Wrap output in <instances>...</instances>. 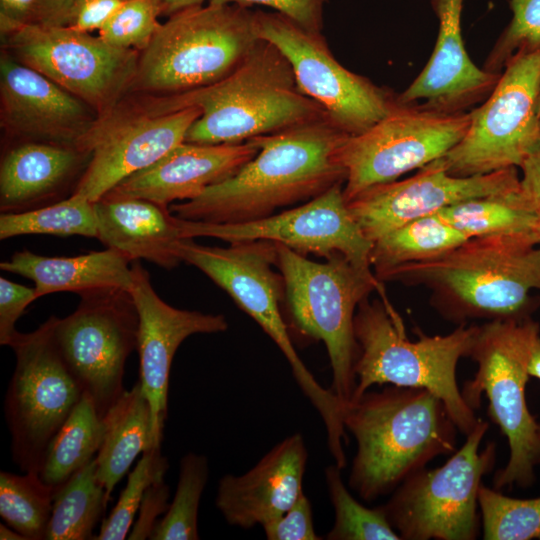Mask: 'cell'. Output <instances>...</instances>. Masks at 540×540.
Masks as SVG:
<instances>
[{"label": "cell", "instance_id": "obj_1", "mask_svg": "<svg viewBox=\"0 0 540 540\" xmlns=\"http://www.w3.org/2000/svg\"><path fill=\"white\" fill-rule=\"evenodd\" d=\"M347 136L324 118L252 138L258 152L239 171L192 200L172 204L170 212L183 220L233 224L311 200L345 183L338 152Z\"/></svg>", "mask_w": 540, "mask_h": 540}, {"label": "cell", "instance_id": "obj_2", "mask_svg": "<svg viewBox=\"0 0 540 540\" xmlns=\"http://www.w3.org/2000/svg\"><path fill=\"white\" fill-rule=\"evenodd\" d=\"M430 291L431 305L458 325L470 320L529 318L533 289L540 290L537 235L472 237L450 251L395 267L378 278Z\"/></svg>", "mask_w": 540, "mask_h": 540}, {"label": "cell", "instance_id": "obj_3", "mask_svg": "<svg viewBox=\"0 0 540 540\" xmlns=\"http://www.w3.org/2000/svg\"><path fill=\"white\" fill-rule=\"evenodd\" d=\"M343 424L357 445L348 485L368 502L391 494L436 457L454 453L459 432L436 395L393 385L346 403Z\"/></svg>", "mask_w": 540, "mask_h": 540}, {"label": "cell", "instance_id": "obj_4", "mask_svg": "<svg viewBox=\"0 0 540 540\" xmlns=\"http://www.w3.org/2000/svg\"><path fill=\"white\" fill-rule=\"evenodd\" d=\"M159 110L196 106L201 115L185 141L238 144L328 118L325 110L297 86L291 64L272 43L260 40L229 75L181 94L151 96Z\"/></svg>", "mask_w": 540, "mask_h": 540}, {"label": "cell", "instance_id": "obj_5", "mask_svg": "<svg viewBox=\"0 0 540 540\" xmlns=\"http://www.w3.org/2000/svg\"><path fill=\"white\" fill-rule=\"evenodd\" d=\"M378 292L381 300L365 298L354 317L358 355L351 401L373 385L426 389L443 401L459 432L468 435L480 418L465 401L456 370L459 360L469 357L479 325L462 324L434 336L417 329L418 339L411 340L383 287Z\"/></svg>", "mask_w": 540, "mask_h": 540}, {"label": "cell", "instance_id": "obj_6", "mask_svg": "<svg viewBox=\"0 0 540 540\" xmlns=\"http://www.w3.org/2000/svg\"><path fill=\"white\" fill-rule=\"evenodd\" d=\"M260 40L249 6L207 3L181 10L140 52L131 90L166 96L209 86L234 71Z\"/></svg>", "mask_w": 540, "mask_h": 540}, {"label": "cell", "instance_id": "obj_7", "mask_svg": "<svg viewBox=\"0 0 540 540\" xmlns=\"http://www.w3.org/2000/svg\"><path fill=\"white\" fill-rule=\"evenodd\" d=\"M181 262L193 265L225 290L274 341L287 359L302 392L320 414L330 448L346 441L344 404L330 388H324L297 354L281 311L285 287L277 267L276 244L267 240L230 243L228 247L201 245L192 238L177 241Z\"/></svg>", "mask_w": 540, "mask_h": 540}, {"label": "cell", "instance_id": "obj_8", "mask_svg": "<svg viewBox=\"0 0 540 540\" xmlns=\"http://www.w3.org/2000/svg\"><path fill=\"white\" fill-rule=\"evenodd\" d=\"M539 336V325L530 317L489 321L479 325L469 354L477 364V371L465 382L462 395L476 410L485 394L489 401L488 415L509 445V459L493 477L497 490L531 486L540 465V426L530 413L525 397L530 378L528 360Z\"/></svg>", "mask_w": 540, "mask_h": 540}, {"label": "cell", "instance_id": "obj_9", "mask_svg": "<svg viewBox=\"0 0 540 540\" xmlns=\"http://www.w3.org/2000/svg\"><path fill=\"white\" fill-rule=\"evenodd\" d=\"M275 244L290 315L289 331L294 329L300 337L325 344L332 369L330 389L346 404L356 387L355 313L359 303L378 291L382 282L373 271L358 268L343 255L318 263Z\"/></svg>", "mask_w": 540, "mask_h": 540}, {"label": "cell", "instance_id": "obj_10", "mask_svg": "<svg viewBox=\"0 0 540 540\" xmlns=\"http://www.w3.org/2000/svg\"><path fill=\"white\" fill-rule=\"evenodd\" d=\"M489 424L479 419L464 444L440 467L406 478L381 505L401 540H474L482 479L496 462V444L480 450Z\"/></svg>", "mask_w": 540, "mask_h": 540}, {"label": "cell", "instance_id": "obj_11", "mask_svg": "<svg viewBox=\"0 0 540 540\" xmlns=\"http://www.w3.org/2000/svg\"><path fill=\"white\" fill-rule=\"evenodd\" d=\"M56 316L17 332L9 347L15 369L4 400L11 458L21 472L39 473L47 447L83 396L54 338Z\"/></svg>", "mask_w": 540, "mask_h": 540}, {"label": "cell", "instance_id": "obj_12", "mask_svg": "<svg viewBox=\"0 0 540 540\" xmlns=\"http://www.w3.org/2000/svg\"><path fill=\"white\" fill-rule=\"evenodd\" d=\"M540 48L517 51L486 101L470 111L463 138L442 156L453 176L520 167L540 145Z\"/></svg>", "mask_w": 540, "mask_h": 540}, {"label": "cell", "instance_id": "obj_13", "mask_svg": "<svg viewBox=\"0 0 540 540\" xmlns=\"http://www.w3.org/2000/svg\"><path fill=\"white\" fill-rule=\"evenodd\" d=\"M2 35L3 51L90 105L109 114L131 91L139 52L69 26H16Z\"/></svg>", "mask_w": 540, "mask_h": 540}, {"label": "cell", "instance_id": "obj_14", "mask_svg": "<svg viewBox=\"0 0 540 540\" xmlns=\"http://www.w3.org/2000/svg\"><path fill=\"white\" fill-rule=\"evenodd\" d=\"M469 123V112L442 113L397 102L376 124L347 136L340 146L345 201L444 156L463 138Z\"/></svg>", "mask_w": 540, "mask_h": 540}, {"label": "cell", "instance_id": "obj_15", "mask_svg": "<svg viewBox=\"0 0 540 540\" xmlns=\"http://www.w3.org/2000/svg\"><path fill=\"white\" fill-rule=\"evenodd\" d=\"M77 308L56 317L54 338L69 370L103 418L125 391L126 361L137 348L138 313L129 290L81 295Z\"/></svg>", "mask_w": 540, "mask_h": 540}, {"label": "cell", "instance_id": "obj_16", "mask_svg": "<svg viewBox=\"0 0 540 540\" xmlns=\"http://www.w3.org/2000/svg\"><path fill=\"white\" fill-rule=\"evenodd\" d=\"M256 21L260 39L275 45L291 64L300 91L343 132L367 130L397 104L393 93L341 65L321 33L278 12H256Z\"/></svg>", "mask_w": 540, "mask_h": 540}, {"label": "cell", "instance_id": "obj_17", "mask_svg": "<svg viewBox=\"0 0 540 540\" xmlns=\"http://www.w3.org/2000/svg\"><path fill=\"white\" fill-rule=\"evenodd\" d=\"M337 184L305 204L249 222L215 224L178 218L181 238L213 237L232 243L267 240L300 254L330 258L340 254L360 269L373 271L372 242L352 218Z\"/></svg>", "mask_w": 540, "mask_h": 540}, {"label": "cell", "instance_id": "obj_18", "mask_svg": "<svg viewBox=\"0 0 540 540\" xmlns=\"http://www.w3.org/2000/svg\"><path fill=\"white\" fill-rule=\"evenodd\" d=\"M200 115L196 106L161 111L144 104L140 110L127 112L116 106L98 119L78 145L91 157L73 194L96 202L123 179L185 141Z\"/></svg>", "mask_w": 540, "mask_h": 540}, {"label": "cell", "instance_id": "obj_19", "mask_svg": "<svg viewBox=\"0 0 540 540\" xmlns=\"http://www.w3.org/2000/svg\"><path fill=\"white\" fill-rule=\"evenodd\" d=\"M521 186L516 167L483 175L457 177L442 157L404 180L378 184L357 194L348 210L372 243L394 229L472 198L505 193Z\"/></svg>", "mask_w": 540, "mask_h": 540}, {"label": "cell", "instance_id": "obj_20", "mask_svg": "<svg viewBox=\"0 0 540 540\" xmlns=\"http://www.w3.org/2000/svg\"><path fill=\"white\" fill-rule=\"evenodd\" d=\"M131 267L130 292L138 313L139 383L151 409L153 442L161 444L168 411L169 376L176 351L192 335L226 331L228 322L222 314L169 305L154 290L142 264L134 261Z\"/></svg>", "mask_w": 540, "mask_h": 540}, {"label": "cell", "instance_id": "obj_21", "mask_svg": "<svg viewBox=\"0 0 540 540\" xmlns=\"http://www.w3.org/2000/svg\"><path fill=\"white\" fill-rule=\"evenodd\" d=\"M1 124L12 137L77 147L99 114L5 51L0 57Z\"/></svg>", "mask_w": 540, "mask_h": 540}, {"label": "cell", "instance_id": "obj_22", "mask_svg": "<svg viewBox=\"0 0 540 540\" xmlns=\"http://www.w3.org/2000/svg\"><path fill=\"white\" fill-rule=\"evenodd\" d=\"M464 0H431L438 34L431 57L400 95V104H418L442 113H458L489 95L500 74L478 68L465 49L461 17Z\"/></svg>", "mask_w": 540, "mask_h": 540}, {"label": "cell", "instance_id": "obj_23", "mask_svg": "<svg viewBox=\"0 0 540 540\" xmlns=\"http://www.w3.org/2000/svg\"><path fill=\"white\" fill-rule=\"evenodd\" d=\"M307 459L301 433L284 438L244 474L220 478L217 509L228 524L242 529L278 519L303 492Z\"/></svg>", "mask_w": 540, "mask_h": 540}, {"label": "cell", "instance_id": "obj_24", "mask_svg": "<svg viewBox=\"0 0 540 540\" xmlns=\"http://www.w3.org/2000/svg\"><path fill=\"white\" fill-rule=\"evenodd\" d=\"M257 152L258 147L251 139L238 144L183 141L106 194L146 199L168 207L177 200H192L208 187L231 177Z\"/></svg>", "mask_w": 540, "mask_h": 540}, {"label": "cell", "instance_id": "obj_25", "mask_svg": "<svg viewBox=\"0 0 540 540\" xmlns=\"http://www.w3.org/2000/svg\"><path fill=\"white\" fill-rule=\"evenodd\" d=\"M77 147L19 141L0 163V211L21 213L70 197L90 161Z\"/></svg>", "mask_w": 540, "mask_h": 540}, {"label": "cell", "instance_id": "obj_26", "mask_svg": "<svg viewBox=\"0 0 540 540\" xmlns=\"http://www.w3.org/2000/svg\"><path fill=\"white\" fill-rule=\"evenodd\" d=\"M95 203L97 239L130 262L147 260L167 270L181 260L175 246L182 239L178 218L152 201L106 194Z\"/></svg>", "mask_w": 540, "mask_h": 540}, {"label": "cell", "instance_id": "obj_27", "mask_svg": "<svg viewBox=\"0 0 540 540\" xmlns=\"http://www.w3.org/2000/svg\"><path fill=\"white\" fill-rule=\"evenodd\" d=\"M130 261L106 248L72 257H48L29 250L17 251L0 263V269L34 282L37 297L57 292L84 295L106 289L131 291Z\"/></svg>", "mask_w": 540, "mask_h": 540}, {"label": "cell", "instance_id": "obj_28", "mask_svg": "<svg viewBox=\"0 0 540 540\" xmlns=\"http://www.w3.org/2000/svg\"><path fill=\"white\" fill-rule=\"evenodd\" d=\"M103 420L105 432L95 457L96 473L110 500L115 486L135 459L156 444L152 439L150 405L139 381L123 392Z\"/></svg>", "mask_w": 540, "mask_h": 540}, {"label": "cell", "instance_id": "obj_29", "mask_svg": "<svg viewBox=\"0 0 540 540\" xmlns=\"http://www.w3.org/2000/svg\"><path fill=\"white\" fill-rule=\"evenodd\" d=\"M437 214L467 238L499 234H536L538 205L523 190L472 198Z\"/></svg>", "mask_w": 540, "mask_h": 540}, {"label": "cell", "instance_id": "obj_30", "mask_svg": "<svg viewBox=\"0 0 540 540\" xmlns=\"http://www.w3.org/2000/svg\"><path fill=\"white\" fill-rule=\"evenodd\" d=\"M105 424L87 394L50 441L39 476L57 491L75 473L92 461L103 441Z\"/></svg>", "mask_w": 540, "mask_h": 540}, {"label": "cell", "instance_id": "obj_31", "mask_svg": "<svg viewBox=\"0 0 540 540\" xmlns=\"http://www.w3.org/2000/svg\"><path fill=\"white\" fill-rule=\"evenodd\" d=\"M467 239L435 213L412 220L374 241L370 264L378 279L400 265L440 256Z\"/></svg>", "mask_w": 540, "mask_h": 540}, {"label": "cell", "instance_id": "obj_32", "mask_svg": "<svg viewBox=\"0 0 540 540\" xmlns=\"http://www.w3.org/2000/svg\"><path fill=\"white\" fill-rule=\"evenodd\" d=\"M96 471L94 458L55 492L45 540L94 538L109 502Z\"/></svg>", "mask_w": 540, "mask_h": 540}, {"label": "cell", "instance_id": "obj_33", "mask_svg": "<svg viewBox=\"0 0 540 540\" xmlns=\"http://www.w3.org/2000/svg\"><path fill=\"white\" fill-rule=\"evenodd\" d=\"M98 235L95 203L76 194L61 201L21 213H1L0 239L21 235Z\"/></svg>", "mask_w": 540, "mask_h": 540}, {"label": "cell", "instance_id": "obj_34", "mask_svg": "<svg viewBox=\"0 0 540 540\" xmlns=\"http://www.w3.org/2000/svg\"><path fill=\"white\" fill-rule=\"evenodd\" d=\"M55 490L37 472H0V516L26 540H45Z\"/></svg>", "mask_w": 540, "mask_h": 540}, {"label": "cell", "instance_id": "obj_35", "mask_svg": "<svg viewBox=\"0 0 540 540\" xmlns=\"http://www.w3.org/2000/svg\"><path fill=\"white\" fill-rule=\"evenodd\" d=\"M208 476L209 463L205 455L189 452L181 458L173 500L158 521L151 540L199 539V505Z\"/></svg>", "mask_w": 540, "mask_h": 540}, {"label": "cell", "instance_id": "obj_36", "mask_svg": "<svg viewBox=\"0 0 540 540\" xmlns=\"http://www.w3.org/2000/svg\"><path fill=\"white\" fill-rule=\"evenodd\" d=\"M337 464L325 469V483L334 509V523L328 540H401L383 508L359 503L346 487Z\"/></svg>", "mask_w": 540, "mask_h": 540}, {"label": "cell", "instance_id": "obj_37", "mask_svg": "<svg viewBox=\"0 0 540 540\" xmlns=\"http://www.w3.org/2000/svg\"><path fill=\"white\" fill-rule=\"evenodd\" d=\"M485 540H540V497L517 499L481 485L478 496Z\"/></svg>", "mask_w": 540, "mask_h": 540}, {"label": "cell", "instance_id": "obj_38", "mask_svg": "<svg viewBox=\"0 0 540 540\" xmlns=\"http://www.w3.org/2000/svg\"><path fill=\"white\" fill-rule=\"evenodd\" d=\"M168 460L161 452V444L150 445L133 470L111 510L102 521L96 540H124L128 538L146 490L156 480L165 477Z\"/></svg>", "mask_w": 540, "mask_h": 540}, {"label": "cell", "instance_id": "obj_39", "mask_svg": "<svg viewBox=\"0 0 540 540\" xmlns=\"http://www.w3.org/2000/svg\"><path fill=\"white\" fill-rule=\"evenodd\" d=\"M512 17L497 39L483 68L500 74L519 50L540 48V0H509Z\"/></svg>", "mask_w": 540, "mask_h": 540}, {"label": "cell", "instance_id": "obj_40", "mask_svg": "<svg viewBox=\"0 0 540 540\" xmlns=\"http://www.w3.org/2000/svg\"><path fill=\"white\" fill-rule=\"evenodd\" d=\"M160 14L159 0H127L98 36L114 47L141 52L160 27Z\"/></svg>", "mask_w": 540, "mask_h": 540}, {"label": "cell", "instance_id": "obj_41", "mask_svg": "<svg viewBox=\"0 0 540 540\" xmlns=\"http://www.w3.org/2000/svg\"><path fill=\"white\" fill-rule=\"evenodd\" d=\"M76 0H0L1 34L16 26H69Z\"/></svg>", "mask_w": 540, "mask_h": 540}, {"label": "cell", "instance_id": "obj_42", "mask_svg": "<svg viewBox=\"0 0 540 540\" xmlns=\"http://www.w3.org/2000/svg\"><path fill=\"white\" fill-rule=\"evenodd\" d=\"M268 540H319L313 524L311 502L304 491L278 519L262 526Z\"/></svg>", "mask_w": 540, "mask_h": 540}, {"label": "cell", "instance_id": "obj_43", "mask_svg": "<svg viewBox=\"0 0 540 540\" xmlns=\"http://www.w3.org/2000/svg\"><path fill=\"white\" fill-rule=\"evenodd\" d=\"M38 299L35 288L0 277V344L9 346L17 334V320Z\"/></svg>", "mask_w": 540, "mask_h": 540}, {"label": "cell", "instance_id": "obj_44", "mask_svg": "<svg viewBox=\"0 0 540 540\" xmlns=\"http://www.w3.org/2000/svg\"><path fill=\"white\" fill-rule=\"evenodd\" d=\"M326 0H210L209 4H239L250 6L259 4L271 7L276 12L291 19L301 27L321 33L323 8Z\"/></svg>", "mask_w": 540, "mask_h": 540}, {"label": "cell", "instance_id": "obj_45", "mask_svg": "<svg viewBox=\"0 0 540 540\" xmlns=\"http://www.w3.org/2000/svg\"><path fill=\"white\" fill-rule=\"evenodd\" d=\"M169 486L162 477L152 483L146 490L138 509V518L134 522L128 539H150L153 531L160 520L159 517L166 513L169 508Z\"/></svg>", "mask_w": 540, "mask_h": 540}, {"label": "cell", "instance_id": "obj_46", "mask_svg": "<svg viewBox=\"0 0 540 540\" xmlns=\"http://www.w3.org/2000/svg\"><path fill=\"white\" fill-rule=\"evenodd\" d=\"M127 0H76L69 27L86 33L100 31Z\"/></svg>", "mask_w": 540, "mask_h": 540}, {"label": "cell", "instance_id": "obj_47", "mask_svg": "<svg viewBox=\"0 0 540 540\" xmlns=\"http://www.w3.org/2000/svg\"><path fill=\"white\" fill-rule=\"evenodd\" d=\"M521 185L527 195L540 207V145L519 167Z\"/></svg>", "mask_w": 540, "mask_h": 540}, {"label": "cell", "instance_id": "obj_48", "mask_svg": "<svg viewBox=\"0 0 540 540\" xmlns=\"http://www.w3.org/2000/svg\"><path fill=\"white\" fill-rule=\"evenodd\" d=\"M210 0H159L161 14L172 15L181 10L201 6Z\"/></svg>", "mask_w": 540, "mask_h": 540}, {"label": "cell", "instance_id": "obj_49", "mask_svg": "<svg viewBox=\"0 0 540 540\" xmlns=\"http://www.w3.org/2000/svg\"><path fill=\"white\" fill-rule=\"evenodd\" d=\"M527 372L530 377L540 380V336L535 340L528 360Z\"/></svg>", "mask_w": 540, "mask_h": 540}, {"label": "cell", "instance_id": "obj_50", "mask_svg": "<svg viewBox=\"0 0 540 540\" xmlns=\"http://www.w3.org/2000/svg\"><path fill=\"white\" fill-rule=\"evenodd\" d=\"M0 539L1 540H26V538L15 529L7 524H0Z\"/></svg>", "mask_w": 540, "mask_h": 540}, {"label": "cell", "instance_id": "obj_51", "mask_svg": "<svg viewBox=\"0 0 540 540\" xmlns=\"http://www.w3.org/2000/svg\"><path fill=\"white\" fill-rule=\"evenodd\" d=\"M535 231H536L538 243L540 245V207H539V215H538V220H537Z\"/></svg>", "mask_w": 540, "mask_h": 540}, {"label": "cell", "instance_id": "obj_52", "mask_svg": "<svg viewBox=\"0 0 540 540\" xmlns=\"http://www.w3.org/2000/svg\"><path fill=\"white\" fill-rule=\"evenodd\" d=\"M538 113H539V117H540V93H539V100H538Z\"/></svg>", "mask_w": 540, "mask_h": 540}, {"label": "cell", "instance_id": "obj_53", "mask_svg": "<svg viewBox=\"0 0 540 540\" xmlns=\"http://www.w3.org/2000/svg\"><path fill=\"white\" fill-rule=\"evenodd\" d=\"M539 426H540V422H539Z\"/></svg>", "mask_w": 540, "mask_h": 540}]
</instances>
